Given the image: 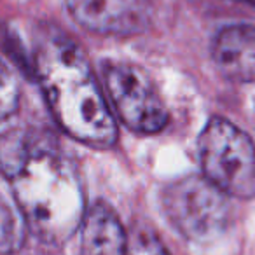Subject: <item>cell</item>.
Here are the masks:
<instances>
[{"mask_svg":"<svg viewBox=\"0 0 255 255\" xmlns=\"http://www.w3.org/2000/svg\"><path fill=\"white\" fill-rule=\"evenodd\" d=\"M164 215L189 241L215 240L229 224L231 205L226 192L205 177L180 178L163 192Z\"/></svg>","mask_w":255,"mask_h":255,"instance_id":"277c9868","label":"cell"},{"mask_svg":"<svg viewBox=\"0 0 255 255\" xmlns=\"http://www.w3.org/2000/svg\"><path fill=\"white\" fill-rule=\"evenodd\" d=\"M0 171L39 240L61 243L81 227L86 212L77 168L47 131L14 128L2 133Z\"/></svg>","mask_w":255,"mask_h":255,"instance_id":"6da1fadb","label":"cell"},{"mask_svg":"<svg viewBox=\"0 0 255 255\" xmlns=\"http://www.w3.org/2000/svg\"><path fill=\"white\" fill-rule=\"evenodd\" d=\"M19 105V86L12 70L0 60V119L16 112Z\"/></svg>","mask_w":255,"mask_h":255,"instance_id":"30bf717a","label":"cell"},{"mask_svg":"<svg viewBox=\"0 0 255 255\" xmlns=\"http://www.w3.org/2000/svg\"><path fill=\"white\" fill-rule=\"evenodd\" d=\"M35 72L54 121L86 145H114L117 126L86 54L67 39H49L37 49Z\"/></svg>","mask_w":255,"mask_h":255,"instance_id":"7a4b0ae2","label":"cell"},{"mask_svg":"<svg viewBox=\"0 0 255 255\" xmlns=\"http://www.w3.org/2000/svg\"><path fill=\"white\" fill-rule=\"evenodd\" d=\"M240 2H248V4L255 5V0H240Z\"/></svg>","mask_w":255,"mask_h":255,"instance_id":"7c38bea8","label":"cell"},{"mask_svg":"<svg viewBox=\"0 0 255 255\" xmlns=\"http://www.w3.org/2000/svg\"><path fill=\"white\" fill-rule=\"evenodd\" d=\"M203 177L234 198L255 196V145L227 119L213 117L198 138Z\"/></svg>","mask_w":255,"mask_h":255,"instance_id":"3957f363","label":"cell"},{"mask_svg":"<svg viewBox=\"0 0 255 255\" xmlns=\"http://www.w3.org/2000/svg\"><path fill=\"white\" fill-rule=\"evenodd\" d=\"M213 61L234 82H255V26L231 25L213 40Z\"/></svg>","mask_w":255,"mask_h":255,"instance_id":"52a82bcc","label":"cell"},{"mask_svg":"<svg viewBox=\"0 0 255 255\" xmlns=\"http://www.w3.org/2000/svg\"><path fill=\"white\" fill-rule=\"evenodd\" d=\"M126 255H170L161 241L152 234H136L128 243Z\"/></svg>","mask_w":255,"mask_h":255,"instance_id":"8fae6325","label":"cell"},{"mask_svg":"<svg viewBox=\"0 0 255 255\" xmlns=\"http://www.w3.org/2000/svg\"><path fill=\"white\" fill-rule=\"evenodd\" d=\"M70 16L86 30L102 35L129 37L149 26L142 0H65Z\"/></svg>","mask_w":255,"mask_h":255,"instance_id":"8992f818","label":"cell"},{"mask_svg":"<svg viewBox=\"0 0 255 255\" xmlns=\"http://www.w3.org/2000/svg\"><path fill=\"white\" fill-rule=\"evenodd\" d=\"M25 234L26 224L21 212L0 196V254L9 255L18 252L25 243Z\"/></svg>","mask_w":255,"mask_h":255,"instance_id":"9c48e42d","label":"cell"},{"mask_svg":"<svg viewBox=\"0 0 255 255\" xmlns=\"http://www.w3.org/2000/svg\"><path fill=\"white\" fill-rule=\"evenodd\" d=\"M105 84L114 110L131 131L152 135L166 126V107L150 77L138 65L126 61L109 65Z\"/></svg>","mask_w":255,"mask_h":255,"instance_id":"5b68a950","label":"cell"},{"mask_svg":"<svg viewBox=\"0 0 255 255\" xmlns=\"http://www.w3.org/2000/svg\"><path fill=\"white\" fill-rule=\"evenodd\" d=\"M128 240L116 212L96 203L81 222V255H126Z\"/></svg>","mask_w":255,"mask_h":255,"instance_id":"ba28073f","label":"cell"}]
</instances>
